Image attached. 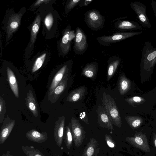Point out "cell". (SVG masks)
Segmentation results:
<instances>
[{
  "label": "cell",
  "mask_w": 156,
  "mask_h": 156,
  "mask_svg": "<svg viewBox=\"0 0 156 156\" xmlns=\"http://www.w3.org/2000/svg\"><path fill=\"white\" fill-rule=\"evenodd\" d=\"M26 103L29 110L32 112L34 115L37 117L38 113L37 105L31 90L27 93L26 99Z\"/></svg>",
  "instance_id": "ac0fdd59"
},
{
  "label": "cell",
  "mask_w": 156,
  "mask_h": 156,
  "mask_svg": "<svg viewBox=\"0 0 156 156\" xmlns=\"http://www.w3.org/2000/svg\"><path fill=\"white\" fill-rule=\"evenodd\" d=\"M85 92L84 87H81L73 90L68 95L67 100L69 102H75L80 100Z\"/></svg>",
  "instance_id": "ffe728a7"
},
{
  "label": "cell",
  "mask_w": 156,
  "mask_h": 156,
  "mask_svg": "<svg viewBox=\"0 0 156 156\" xmlns=\"http://www.w3.org/2000/svg\"><path fill=\"white\" fill-rule=\"evenodd\" d=\"M154 143H155V146L156 147V139L154 141Z\"/></svg>",
  "instance_id": "f35d334b"
},
{
  "label": "cell",
  "mask_w": 156,
  "mask_h": 156,
  "mask_svg": "<svg viewBox=\"0 0 156 156\" xmlns=\"http://www.w3.org/2000/svg\"><path fill=\"white\" fill-rule=\"evenodd\" d=\"M21 15V14L12 15L9 18L7 27L8 37H9L15 31L19 26Z\"/></svg>",
  "instance_id": "5bb4252c"
},
{
  "label": "cell",
  "mask_w": 156,
  "mask_h": 156,
  "mask_svg": "<svg viewBox=\"0 0 156 156\" xmlns=\"http://www.w3.org/2000/svg\"></svg>",
  "instance_id": "ab89813d"
},
{
  "label": "cell",
  "mask_w": 156,
  "mask_h": 156,
  "mask_svg": "<svg viewBox=\"0 0 156 156\" xmlns=\"http://www.w3.org/2000/svg\"><path fill=\"white\" fill-rule=\"evenodd\" d=\"M143 32V31L120 32L115 33L111 36H99L96 39L100 45L107 46L112 44L140 35Z\"/></svg>",
  "instance_id": "7a4b0ae2"
},
{
  "label": "cell",
  "mask_w": 156,
  "mask_h": 156,
  "mask_svg": "<svg viewBox=\"0 0 156 156\" xmlns=\"http://www.w3.org/2000/svg\"><path fill=\"white\" fill-rule=\"evenodd\" d=\"M46 55V53H44L37 58L32 68V73L35 72L41 67L45 59Z\"/></svg>",
  "instance_id": "d4e9b609"
},
{
  "label": "cell",
  "mask_w": 156,
  "mask_h": 156,
  "mask_svg": "<svg viewBox=\"0 0 156 156\" xmlns=\"http://www.w3.org/2000/svg\"><path fill=\"white\" fill-rule=\"evenodd\" d=\"M14 120L5 121L2 126L0 133V144H3L10 135L15 124Z\"/></svg>",
  "instance_id": "7c38bea8"
},
{
  "label": "cell",
  "mask_w": 156,
  "mask_h": 156,
  "mask_svg": "<svg viewBox=\"0 0 156 156\" xmlns=\"http://www.w3.org/2000/svg\"><path fill=\"white\" fill-rule=\"evenodd\" d=\"M120 61V58L118 56L111 58L108 61L107 80L109 81L115 73Z\"/></svg>",
  "instance_id": "2e32d148"
},
{
  "label": "cell",
  "mask_w": 156,
  "mask_h": 156,
  "mask_svg": "<svg viewBox=\"0 0 156 156\" xmlns=\"http://www.w3.org/2000/svg\"><path fill=\"white\" fill-rule=\"evenodd\" d=\"M102 105L104 107L112 123L119 127L121 118L119 109L115 101L110 95L104 92L101 98Z\"/></svg>",
  "instance_id": "6da1fadb"
},
{
  "label": "cell",
  "mask_w": 156,
  "mask_h": 156,
  "mask_svg": "<svg viewBox=\"0 0 156 156\" xmlns=\"http://www.w3.org/2000/svg\"><path fill=\"white\" fill-rule=\"evenodd\" d=\"M64 124L65 118H59L55 125L54 136L56 144L59 147L61 146L63 141Z\"/></svg>",
  "instance_id": "30bf717a"
},
{
  "label": "cell",
  "mask_w": 156,
  "mask_h": 156,
  "mask_svg": "<svg viewBox=\"0 0 156 156\" xmlns=\"http://www.w3.org/2000/svg\"><path fill=\"white\" fill-rule=\"evenodd\" d=\"M151 5L154 13V15L156 17V0L155 1L152 0Z\"/></svg>",
  "instance_id": "1f68e13d"
},
{
  "label": "cell",
  "mask_w": 156,
  "mask_h": 156,
  "mask_svg": "<svg viewBox=\"0 0 156 156\" xmlns=\"http://www.w3.org/2000/svg\"><path fill=\"white\" fill-rule=\"evenodd\" d=\"M76 36L74 39L73 50L77 55H82L87 50L88 47L87 38L82 29L77 27L76 28Z\"/></svg>",
  "instance_id": "5b68a950"
},
{
  "label": "cell",
  "mask_w": 156,
  "mask_h": 156,
  "mask_svg": "<svg viewBox=\"0 0 156 156\" xmlns=\"http://www.w3.org/2000/svg\"><path fill=\"white\" fill-rule=\"evenodd\" d=\"M126 18L125 16L118 18L115 23L114 27L121 31L140 30L143 29L142 26L135 21L124 20Z\"/></svg>",
  "instance_id": "52a82bcc"
},
{
  "label": "cell",
  "mask_w": 156,
  "mask_h": 156,
  "mask_svg": "<svg viewBox=\"0 0 156 156\" xmlns=\"http://www.w3.org/2000/svg\"><path fill=\"white\" fill-rule=\"evenodd\" d=\"M54 21L53 17L51 13L48 14L44 20L45 25L48 30H50L53 25Z\"/></svg>",
  "instance_id": "4316f807"
},
{
  "label": "cell",
  "mask_w": 156,
  "mask_h": 156,
  "mask_svg": "<svg viewBox=\"0 0 156 156\" xmlns=\"http://www.w3.org/2000/svg\"><path fill=\"white\" fill-rule=\"evenodd\" d=\"M97 111L99 122L105 127L112 129L113 128L112 122L105 108L99 105Z\"/></svg>",
  "instance_id": "9a60e30c"
},
{
  "label": "cell",
  "mask_w": 156,
  "mask_h": 156,
  "mask_svg": "<svg viewBox=\"0 0 156 156\" xmlns=\"http://www.w3.org/2000/svg\"><path fill=\"white\" fill-rule=\"evenodd\" d=\"M6 70L9 82L12 90L15 97L18 98V88L15 75L12 70L9 67L7 68Z\"/></svg>",
  "instance_id": "d6986e66"
},
{
  "label": "cell",
  "mask_w": 156,
  "mask_h": 156,
  "mask_svg": "<svg viewBox=\"0 0 156 156\" xmlns=\"http://www.w3.org/2000/svg\"><path fill=\"white\" fill-rule=\"evenodd\" d=\"M135 140L138 144L141 145L143 143V141L142 139L140 137H136L135 139Z\"/></svg>",
  "instance_id": "e575fe53"
},
{
  "label": "cell",
  "mask_w": 156,
  "mask_h": 156,
  "mask_svg": "<svg viewBox=\"0 0 156 156\" xmlns=\"http://www.w3.org/2000/svg\"><path fill=\"white\" fill-rule=\"evenodd\" d=\"M98 66L97 63L94 62L86 64L82 71V75L91 79L96 75Z\"/></svg>",
  "instance_id": "e0dca14e"
},
{
  "label": "cell",
  "mask_w": 156,
  "mask_h": 156,
  "mask_svg": "<svg viewBox=\"0 0 156 156\" xmlns=\"http://www.w3.org/2000/svg\"><path fill=\"white\" fill-rule=\"evenodd\" d=\"M108 145L111 147H114L115 146L114 144L110 140H107V141Z\"/></svg>",
  "instance_id": "8d00e7d4"
},
{
  "label": "cell",
  "mask_w": 156,
  "mask_h": 156,
  "mask_svg": "<svg viewBox=\"0 0 156 156\" xmlns=\"http://www.w3.org/2000/svg\"><path fill=\"white\" fill-rule=\"evenodd\" d=\"M25 136L29 140L37 143L45 142L48 139V135L46 132L41 133L34 129L27 132Z\"/></svg>",
  "instance_id": "4fadbf2b"
},
{
  "label": "cell",
  "mask_w": 156,
  "mask_h": 156,
  "mask_svg": "<svg viewBox=\"0 0 156 156\" xmlns=\"http://www.w3.org/2000/svg\"><path fill=\"white\" fill-rule=\"evenodd\" d=\"M73 138L76 146H80L83 141L84 132L78 120L73 117L71 119Z\"/></svg>",
  "instance_id": "9c48e42d"
},
{
  "label": "cell",
  "mask_w": 156,
  "mask_h": 156,
  "mask_svg": "<svg viewBox=\"0 0 156 156\" xmlns=\"http://www.w3.org/2000/svg\"><path fill=\"white\" fill-rule=\"evenodd\" d=\"M2 156H13L11 154L10 151H8L6 152L5 154H4Z\"/></svg>",
  "instance_id": "74e56055"
},
{
  "label": "cell",
  "mask_w": 156,
  "mask_h": 156,
  "mask_svg": "<svg viewBox=\"0 0 156 156\" xmlns=\"http://www.w3.org/2000/svg\"><path fill=\"white\" fill-rule=\"evenodd\" d=\"M130 6L136 14L140 23L144 27L150 28L151 25L147 15L145 6L140 2L135 1L131 2Z\"/></svg>",
  "instance_id": "8992f818"
},
{
  "label": "cell",
  "mask_w": 156,
  "mask_h": 156,
  "mask_svg": "<svg viewBox=\"0 0 156 156\" xmlns=\"http://www.w3.org/2000/svg\"><path fill=\"white\" fill-rule=\"evenodd\" d=\"M65 139L66 147L69 149L72 145L73 139L70 129L68 126H67L66 129Z\"/></svg>",
  "instance_id": "484cf974"
},
{
  "label": "cell",
  "mask_w": 156,
  "mask_h": 156,
  "mask_svg": "<svg viewBox=\"0 0 156 156\" xmlns=\"http://www.w3.org/2000/svg\"><path fill=\"white\" fill-rule=\"evenodd\" d=\"M93 0H81L79 4L80 7L86 6L89 5Z\"/></svg>",
  "instance_id": "f1b7e54d"
},
{
  "label": "cell",
  "mask_w": 156,
  "mask_h": 156,
  "mask_svg": "<svg viewBox=\"0 0 156 156\" xmlns=\"http://www.w3.org/2000/svg\"><path fill=\"white\" fill-rule=\"evenodd\" d=\"M41 18L40 15H38L33 23L31 28L30 42L31 44L34 43L39 28Z\"/></svg>",
  "instance_id": "44dd1931"
},
{
  "label": "cell",
  "mask_w": 156,
  "mask_h": 156,
  "mask_svg": "<svg viewBox=\"0 0 156 156\" xmlns=\"http://www.w3.org/2000/svg\"><path fill=\"white\" fill-rule=\"evenodd\" d=\"M94 148L92 147H89L87 151V156H91L94 153Z\"/></svg>",
  "instance_id": "f546056e"
},
{
  "label": "cell",
  "mask_w": 156,
  "mask_h": 156,
  "mask_svg": "<svg viewBox=\"0 0 156 156\" xmlns=\"http://www.w3.org/2000/svg\"><path fill=\"white\" fill-rule=\"evenodd\" d=\"M156 63V47L147 41L145 43L142 51L141 64L144 69L152 68Z\"/></svg>",
  "instance_id": "277c9868"
},
{
  "label": "cell",
  "mask_w": 156,
  "mask_h": 156,
  "mask_svg": "<svg viewBox=\"0 0 156 156\" xmlns=\"http://www.w3.org/2000/svg\"><path fill=\"white\" fill-rule=\"evenodd\" d=\"M133 99L134 101L136 102H139L141 101L140 98L137 96L133 97Z\"/></svg>",
  "instance_id": "d590c367"
},
{
  "label": "cell",
  "mask_w": 156,
  "mask_h": 156,
  "mask_svg": "<svg viewBox=\"0 0 156 156\" xmlns=\"http://www.w3.org/2000/svg\"><path fill=\"white\" fill-rule=\"evenodd\" d=\"M140 120L137 119L133 122L132 125L134 127H136L139 126L140 124Z\"/></svg>",
  "instance_id": "836d02e7"
},
{
  "label": "cell",
  "mask_w": 156,
  "mask_h": 156,
  "mask_svg": "<svg viewBox=\"0 0 156 156\" xmlns=\"http://www.w3.org/2000/svg\"><path fill=\"white\" fill-rule=\"evenodd\" d=\"M81 0H70L68 1L66 6V11L67 13L74 8L77 5L79 4Z\"/></svg>",
  "instance_id": "83f0119b"
},
{
  "label": "cell",
  "mask_w": 156,
  "mask_h": 156,
  "mask_svg": "<svg viewBox=\"0 0 156 156\" xmlns=\"http://www.w3.org/2000/svg\"><path fill=\"white\" fill-rule=\"evenodd\" d=\"M69 69L67 64L64 65L58 72L54 76L51 84L48 91V95L50 96L55 88L66 75Z\"/></svg>",
  "instance_id": "8fae6325"
},
{
  "label": "cell",
  "mask_w": 156,
  "mask_h": 156,
  "mask_svg": "<svg viewBox=\"0 0 156 156\" xmlns=\"http://www.w3.org/2000/svg\"><path fill=\"white\" fill-rule=\"evenodd\" d=\"M68 74L66 76L60 83L55 88L51 95H53L55 98L61 94L66 88Z\"/></svg>",
  "instance_id": "603a6c76"
},
{
  "label": "cell",
  "mask_w": 156,
  "mask_h": 156,
  "mask_svg": "<svg viewBox=\"0 0 156 156\" xmlns=\"http://www.w3.org/2000/svg\"><path fill=\"white\" fill-rule=\"evenodd\" d=\"M4 101L3 98H2L1 97H0V116L2 114L4 106Z\"/></svg>",
  "instance_id": "4dcf8cb0"
},
{
  "label": "cell",
  "mask_w": 156,
  "mask_h": 156,
  "mask_svg": "<svg viewBox=\"0 0 156 156\" xmlns=\"http://www.w3.org/2000/svg\"><path fill=\"white\" fill-rule=\"evenodd\" d=\"M75 36V31L68 25L64 31L61 43V47L64 54H66L69 52L71 41L74 39Z\"/></svg>",
  "instance_id": "ba28073f"
},
{
  "label": "cell",
  "mask_w": 156,
  "mask_h": 156,
  "mask_svg": "<svg viewBox=\"0 0 156 156\" xmlns=\"http://www.w3.org/2000/svg\"><path fill=\"white\" fill-rule=\"evenodd\" d=\"M50 1V0H38L37 1V2L35 3L34 5L35 6L38 5L43 3H46L47 2H48Z\"/></svg>",
  "instance_id": "d6a6232c"
},
{
  "label": "cell",
  "mask_w": 156,
  "mask_h": 156,
  "mask_svg": "<svg viewBox=\"0 0 156 156\" xmlns=\"http://www.w3.org/2000/svg\"><path fill=\"white\" fill-rule=\"evenodd\" d=\"M84 21L88 27L94 31L102 28L104 25L105 17L96 9H90L84 14Z\"/></svg>",
  "instance_id": "3957f363"
},
{
  "label": "cell",
  "mask_w": 156,
  "mask_h": 156,
  "mask_svg": "<svg viewBox=\"0 0 156 156\" xmlns=\"http://www.w3.org/2000/svg\"><path fill=\"white\" fill-rule=\"evenodd\" d=\"M129 83L127 80L124 76L120 77L119 83V90L121 94H124L127 90Z\"/></svg>",
  "instance_id": "cb8c5ba5"
},
{
  "label": "cell",
  "mask_w": 156,
  "mask_h": 156,
  "mask_svg": "<svg viewBox=\"0 0 156 156\" xmlns=\"http://www.w3.org/2000/svg\"><path fill=\"white\" fill-rule=\"evenodd\" d=\"M22 148L27 156H45L40 151L33 147L22 146Z\"/></svg>",
  "instance_id": "7402d4cb"
}]
</instances>
